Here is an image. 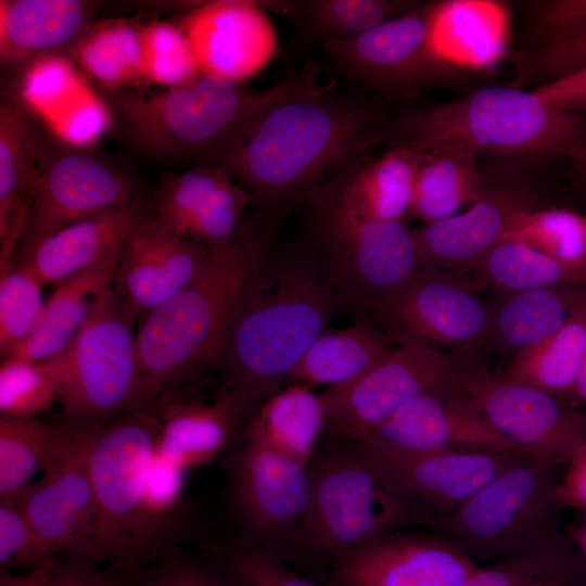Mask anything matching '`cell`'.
<instances>
[{"instance_id": "1", "label": "cell", "mask_w": 586, "mask_h": 586, "mask_svg": "<svg viewBox=\"0 0 586 586\" xmlns=\"http://www.w3.org/2000/svg\"><path fill=\"white\" fill-rule=\"evenodd\" d=\"M328 89L280 102L245 126L215 165L227 168L262 215L306 198L332 169L370 148L387 117L369 101Z\"/></svg>"}, {"instance_id": "2", "label": "cell", "mask_w": 586, "mask_h": 586, "mask_svg": "<svg viewBox=\"0 0 586 586\" xmlns=\"http://www.w3.org/2000/svg\"><path fill=\"white\" fill-rule=\"evenodd\" d=\"M337 301L311 247H271L257 266L234 318L219 372L221 388L249 419L288 375L332 319Z\"/></svg>"}, {"instance_id": "3", "label": "cell", "mask_w": 586, "mask_h": 586, "mask_svg": "<svg viewBox=\"0 0 586 586\" xmlns=\"http://www.w3.org/2000/svg\"><path fill=\"white\" fill-rule=\"evenodd\" d=\"M269 247L266 226L242 225L231 240L209 246L196 278L145 313L136 345L150 407L179 385L219 371L245 291Z\"/></svg>"}, {"instance_id": "4", "label": "cell", "mask_w": 586, "mask_h": 586, "mask_svg": "<svg viewBox=\"0 0 586 586\" xmlns=\"http://www.w3.org/2000/svg\"><path fill=\"white\" fill-rule=\"evenodd\" d=\"M334 85L322 81L318 64L282 81L254 88L206 74L158 92L119 91L112 114L119 133L136 151L162 158H204L215 165L233 138L271 106Z\"/></svg>"}, {"instance_id": "5", "label": "cell", "mask_w": 586, "mask_h": 586, "mask_svg": "<svg viewBox=\"0 0 586 586\" xmlns=\"http://www.w3.org/2000/svg\"><path fill=\"white\" fill-rule=\"evenodd\" d=\"M585 144L586 115L553 107L531 89L486 86L387 116L370 148H453L477 156L569 158Z\"/></svg>"}, {"instance_id": "6", "label": "cell", "mask_w": 586, "mask_h": 586, "mask_svg": "<svg viewBox=\"0 0 586 586\" xmlns=\"http://www.w3.org/2000/svg\"><path fill=\"white\" fill-rule=\"evenodd\" d=\"M309 498L292 546L333 560L437 517L397 495L347 437L324 433L308 462Z\"/></svg>"}, {"instance_id": "7", "label": "cell", "mask_w": 586, "mask_h": 586, "mask_svg": "<svg viewBox=\"0 0 586 586\" xmlns=\"http://www.w3.org/2000/svg\"><path fill=\"white\" fill-rule=\"evenodd\" d=\"M138 317L111 285L72 343L39 362L53 378L58 402L69 420L100 423L150 407L137 355Z\"/></svg>"}, {"instance_id": "8", "label": "cell", "mask_w": 586, "mask_h": 586, "mask_svg": "<svg viewBox=\"0 0 586 586\" xmlns=\"http://www.w3.org/2000/svg\"><path fill=\"white\" fill-rule=\"evenodd\" d=\"M559 466L523 457L454 510L437 517L433 530L479 566L560 535Z\"/></svg>"}, {"instance_id": "9", "label": "cell", "mask_w": 586, "mask_h": 586, "mask_svg": "<svg viewBox=\"0 0 586 586\" xmlns=\"http://www.w3.org/2000/svg\"><path fill=\"white\" fill-rule=\"evenodd\" d=\"M160 426L153 407L118 416L102 425L90 456L94 556L124 577L135 578L142 568L138 528Z\"/></svg>"}, {"instance_id": "10", "label": "cell", "mask_w": 586, "mask_h": 586, "mask_svg": "<svg viewBox=\"0 0 586 586\" xmlns=\"http://www.w3.org/2000/svg\"><path fill=\"white\" fill-rule=\"evenodd\" d=\"M305 199L311 209L313 246L323 262L337 304L360 311L421 268L412 229L403 221L359 218L320 186Z\"/></svg>"}, {"instance_id": "11", "label": "cell", "mask_w": 586, "mask_h": 586, "mask_svg": "<svg viewBox=\"0 0 586 586\" xmlns=\"http://www.w3.org/2000/svg\"><path fill=\"white\" fill-rule=\"evenodd\" d=\"M321 47L346 78L388 97H413L428 88L468 89L473 85L434 47L431 4H421L354 38Z\"/></svg>"}, {"instance_id": "12", "label": "cell", "mask_w": 586, "mask_h": 586, "mask_svg": "<svg viewBox=\"0 0 586 586\" xmlns=\"http://www.w3.org/2000/svg\"><path fill=\"white\" fill-rule=\"evenodd\" d=\"M65 424L61 445L39 479L16 501L49 562H98L89 466L102 425L73 420Z\"/></svg>"}, {"instance_id": "13", "label": "cell", "mask_w": 586, "mask_h": 586, "mask_svg": "<svg viewBox=\"0 0 586 586\" xmlns=\"http://www.w3.org/2000/svg\"><path fill=\"white\" fill-rule=\"evenodd\" d=\"M447 390L526 456L563 464L586 441V417L534 386L460 369Z\"/></svg>"}, {"instance_id": "14", "label": "cell", "mask_w": 586, "mask_h": 586, "mask_svg": "<svg viewBox=\"0 0 586 586\" xmlns=\"http://www.w3.org/2000/svg\"><path fill=\"white\" fill-rule=\"evenodd\" d=\"M360 311H369L398 344L418 342L434 347L476 344L489 335L493 320V313L470 283L458 273L430 266Z\"/></svg>"}, {"instance_id": "15", "label": "cell", "mask_w": 586, "mask_h": 586, "mask_svg": "<svg viewBox=\"0 0 586 586\" xmlns=\"http://www.w3.org/2000/svg\"><path fill=\"white\" fill-rule=\"evenodd\" d=\"M138 199L133 180L111 162L80 149L55 150L46 144L14 259L71 224L127 207Z\"/></svg>"}, {"instance_id": "16", "label": "cell", "mask_w": 586, "mask_h": 586, "mask_svg": "<svg viewBox=\"0 0 586 586\" xmlns=\"http://www.w3.org/2000/svg\"><path fill=\"white\" fill-rule=\"evenodd\" d=\"M460 368L437 347L408 342L393 347L356 380L326 388V432L354 436L379 425L415 396L448 386Z\"/></svg>"}, {"instance_id": "17", "label": "cell", "mask_w": 586, "mask_h": 586, "mask_svg": "<svg viewBox=\"0 0 586 586\" xmlns=\"http://www.w3.org/2000/svg\"><path fill=\"white\" fill-rule=\"evenodd\" d=\"M347 438L387 487L436 517L450 512L526 457L485 450L408 451L366 436Z\"/></svg>"}, {"instance_id": "18", "label": "cell", "mask_w": 586, "mask_h": 586, "mask_svg": "<svg viewBox=\"0 0 586 586\" xmlns=\"http://www.w3.org/2000/svg\"><path fill=\"white\" fill-rule=\"evenodd\" d=\"M229 468L231 505L243 533L278 553L292 545L309 498L307 466L243 434Z\"/></svg>"}, {"instance_id": "19", "label": "cell", "mask_w": 586, "mask_h": 586, "mask_svg": "<svg viewBox=\"0 0 586 586\" xmlns=\"http://www.w3.org/2000/svg\"><path fill=\"white\" fill-rule=\"evenodd\" d=\"M293 1L214 0L180 22L203 74L243 82L266 68L278 49L268 12L290 15Z\"/></svg>"}, {"instance_id": "20", "label": "cell", "mask_w": 586, "mask_h": 586, "mask_svg": "<svg viewBox=\"0 0 586 586\" xmlns=\"http://www.w3.org/2000/svg\"><path fill=\"white\" fill-rule=\"evenodd\" d=\"M479 565L438 534L398 531L333 560L332 586H458Z\"/></svg>"}, {"instance_id": "21", "label": "cell", "mask_w": 586, "mask_h": 586, "mask_svg": "<svg viewBox=\"0 0 586 586\" xmlns=\"http://www.w3.org/2000/svg\"><path fill=\"white\" fill-rule=\"evenodd\" d=\"M250 203L252 196L227 168L206 164L166 175L149 216L160 229L209 247L237 234Z\"/></svg>"}, {"instance_id": "22", "label": "cell", "mask_w": 586, "mask_h": 586, "mask_svg": "<svg viewBox=\"0 0 586 586\" xmlns=\"http://www.w3.org/2000/svg\"><path fill=\"white\" fill-rule=\"evenodd\" d=\"M534 207L532 193L521 182L484 187L466 212L412 229L420 266L458 275L476 269L514 219Z\"/></svg>"}, {"instance_id": "23", "label": "cell", "mask_w": 586, "mask_h": 586, "mask_svg": "<svg viewBox=\"0 0 586 586\" xmlns=\"http://www.w3.org/2000/svg\"><path fill=\"white\" fill-rule=\"evenodd\" d=\"M354 436L408 451L485 450L526 456L446 387L415 396L375 428Z\"/></svg>"}, {"instance_id": "24", "label": "cell", "mask_w": 586, "mask_h": 586, "mask_svg": "<svg viewBox=\"0 0 586 586\" xmlns=\"http://www.w3.org/2000/svg\"><path fill=\"white\" fill-rule=\"evenodd\" d=\"M208 256L207 245L160 229L148 215L123 247L112 288L141 316L187 286L203 270Z\"/></svg>"}, {"instance_id": "25", "label": "cell", "mask_w": 586, "mask_h": 586, "mask_svg": "<svg viewBox=\"0 0 586 586\" xmlns=\"http://www.w3.org/2000/svg\"><path fill=\"white\" fill-rule=\"evenodd\" d=\"M67 56L53 54L27 64L20 82L21 105L77 146L101 135L113 114Z\"/></svg>"}, {"instance_id": "26", "label": "cell", "mask_w": 586, "mask_h": 586, "mask_svg": "<svg viewBox=\"0 0 586 586\" xmlns=\"http://www.w3.org/2000/svg\"><path fill=\"white\" fill-rule=\"evenodd\" d=\"M139 198L133 204L109 209L71 224L39 242L16 263L28 267L43 284L56 285L123 250L135 228L149 215Z\"/></svg>"}, {"instance_id": "27", "label": "cell", "mask_w": 586, "mask_h": 586, "mask_svg": "<svg viewBox=\"0 0 586 586\" xmlns=\"http://www.w3.org/2000/svg\"><path fill=\"white\" fill-rule=\"evenodd\" d=\"M155 403L161 422L156 450L187 471L215 459L249 422L242 406L222 388L212 402L163 396Z\"/></svg>"}, {"instance_id": "28", "label": "cell", "mask_w": 586, "mask_h": 586, "mask_svg": "<svg viewBox=\"0 0 586 586\" xmlns=\"http://www.w3.org/2000/svg\"><path fill=\"white\" fill-rule=\"evenodd\" d=\"M419 157L406 146H388L374 158L365 153L319 186L359 218L402 221L410 212Z\"/></svg>"}, {"instance_id": "29", "label": "cell", "mask_w": 586, "mask_h": 586, "mask_svg": "<svg viewBox=\"0 0 586 586\" xmlns=\"http://www.w3.org/2000/svg\"><path fill=\"white\" fill-rule=\"evenodd\" d=\"M37 124L20 104L0 107V268L14 259L24 234L41 153Z\"/></svg>"}, {"instance_id": "30", "label": "cell", "mask_w": 586, "mask_h": 586, "mask_svg": "<svg viewBox=\"0 0 586 586\" xmlns=\"http://www.w3.org/2000/svg\"><path fill=\"white\" fill-rule=\"evenodd\" d=\"M99 2L81 0H1L0 56L27 65L65 54L93 22Z\"/></svg>"}, {"instance_id": "31", "label": "cell", "mask_w": 586, "mask_h": 586, "mask_svg": "<svg viewBox=\"0 0 586 586\" xmlns=\"http://www.w3.org/2000/svg\"><path fill=\"white\" fill-rule=\"evenodd\" d=\"M122 251L58 284L30 334L7 358L43 362L63 352L89 321L102 293L112 285Z\"/></svg>"}, {"instance_id": "32", "label": "cell", "mask_w": 586, "mask_h": 586, "mask_svg": "<svg viewBox=\"0 0 586 586\" xmlns=\"http://www.w3.org/2000/svg\"><path fill=\"white\" fill-rule=\"evenodd\" d=\"M394 346L390 335L358 311L354 323L326 329L288 375L286 383L327 388L347 384L370 369Z\"/></svg>"}, {"instance_id": "33", "label": "cell", "mask_w": 586, "mask_h": 586, "mask_svg": "<svg viewBox=\"0 0 586 586\" xmlns=\"http://www.w3.org/2000/svg\"><path fill=\"white\" fill-rule=\"evenodd\" d=\"M321 394L291 383L269 397L244 426L243 434L308 466L326 432Z\"/></svg>"}, {"instance_id": "34", "label": "cell", "mask_w": 586, "mask_h": 586, "mask_svg": "<svg viewBox=\"0 0 586 586\" xmlns=\"http://www.w3.org/2000/svg\"><path fill=\"white\" fill-rule=\"evenodd\" d=\"M410 205L423 224L458 214L482 194L485 179L477 155L453 148L422 150Z\"/></svg>"}, {"instance_id": "35", "label": "cell", "mask_w": 586, "mask_h": 586, "mask_svg": "<svg viewBox=\"0 0 586 586\" xmlns=\"http://www.w3.org/2000/svg\"><path fill=\"white\" fill-rule=\"evenodd\" d=\"M67 55L88 79L109 91L144 80L140 25L126 18L93 21Z\"/></svg>"}, {"instance_id": "36", "label": "cell", "mask_w": 586, "mask_h": 586, "mask_svg": "<svg viewBox=\"0 0 586 586\" xmlns=\"http://www.w3.org/2000/svg\"><path fill=\"white\" fill-rule=\"evenodd\" d=\"M586 360V302L543 342L517 353L505 375L555 396L571 394Z\"/></svg>"}, {"instance_id": "37", "label": "cell", "mask_w": 586, "mask_h": 586, "mask_svg": "<svg viewBox=\"0 0 586 586\" xmlns=\"http://www.w3.org/2000/svg\"><path fill=\"white\" fill-rule=\"evenodd\" d=\"M585 302V294L570 289L511 292L493 315L489 334L517 354L557 332Z\"/></svg>"}, {"instance_id": "38", "label": "cell", "mask_w": 586, "mask_h": 586, "mask_svg": "<svg viewBox=\"0 0 586 586\" xmlns=\"http://www.w3.org/2000/svg\"><path fill=\"white\" fill-rule=\"evenodd\" d=\"M420 5L407 0H301L293 1L289 17L298 41L323 46L354 38Z\"/></svg>"}, {"instance_id": "39", "label": "cell", "mask_w": 586, "mask_h": 586, "mask_svg": "<svg viewBox=\"0 0 586 586\" xmlns=\"http://www.w3.org/2000/svg\"><path fill=\"white\" fill-rule=\"evenodd\" d=\"M560 579L586 582V562L562 534L480 565L458 586H538Z\"/></svg>"}, {"instance_id": "40", "label": "cell", "mask_w": 586, "mask_h": 586, "mask_svg": "<svg viewBox=\"0 0 586 586\" xmlns=\"http://www.w3.org/2000/svg\"><path fill=\"white\" fill-rule=\"evenodd\" d=\"M476 269L484 282L509 293L586 285V262L561 260L514 240L498 243Z\"/></svg>"}, {"instance_id": "41", "label": "cell", "mask_w": 586, "mask_h": 586, "mask_svg": "<svg viewBox=\"0 0 586 586\" xmlns=\"http://www.w3.org/2000/svg\"><path fill=\"white\" fill-rule=\"evenodd\" d=\"M66 424L0 418V500L16 501L41 474L65 435Z\"/></svg>"}, {"instance_id": "42", "label": "cell", "mask_w": 586, "mask_h": 586, "mask_svg": "<svg viewBox=\"0 0 586 586\" xmlns=\"http://www.w3.org/2000/svg\"><path fill=\"white\" fill-rule=\"evenodd\" d=\"M187 472L163 458L155 449L148 474L138 528L141 566L160 551L161 555L163 553L162 536L178 515Z\"/></svg>"}, {"instance_id": "43", "label": "cell", "mask_w": 586, "mask_h": 586, "mask_svg": "<svg viewBox=\"0 0 586 586\" xmlns=\"http://www.w3.org/2000/svg\"><path fill=\"white\" fill-rule=\"evenodd\" d=\"M504 240L561 260L586 262V216L568 209L530 208L514 219Z\"/></svg>"}, {"instance_id": "44", "label": "cell", "mask_w": 586, "mask_h": 586, "mask_svg": "<svg viewBox=\"0 0 586 586\" xmlns=\"http://www.w3.org/2000/svg\"><path fill=\"white\" fill-rule=\"evenodd\" d=\"M140 40L145 81L167 89L186 85L202 74L180 25L165 21L142 24Z\"/></svg>"}, {"instance_id": "45", "label": "cell", "mask_w": 586, "mask_h": 586, "mask_svg": "<svg viewBox=\"0 0 586 586\" xmlns=\"http://www.w3.org/2000/svg\"><path fill=\"white\" fill-rule=\"evenodd\" d=\"M211 555L237 586H319L293 572L278 552L244 533L213 543Z\"/></svg>"}, {"instance_id": "46", "label": "cell", "mask_w": 586, "mask_h": 586, "mask_svg": "<svg viewBox=\"0 0 586 586\" xmlns=\"http://www.w3.org/2000/svg\"><path fill=\"white\" fill-rule=\"evenodd\" d=\"M0 353L4 359L33 331L44 305V284L15 260L0 268Z\"/></svg>"}, {"instance_id": "47", "label": "cell", "mask_w": 586, "mask_h": 586, "mask_svg": "<svg viewBox=\"0 0 586 586\" xmlns=\"http://www.w3.org/2000/svg\"><path fill=\"white\" fill-rule=\"evenodd\" d=\"M58 402L53 378L39 362L2 359L0 366V418L30 419Z\"/></svg>"}, {"instance_id": "48", "label": "cell", "mask_w": 586, "mask_h": 586, "mask_svg": "<svg viewBox=\"0 0 586 586\" xmlns=\"http://www.w3.org/2000/svg\"><path fill=\"white\" fill-rule=\"evenodd\" d=\"M586 66V27L570 36L537 44L521 53L515 63L517 82L531 90Z\"/></svg>"}, {"instance_id": "49", "label": "cell", "mask_w": 586, "mask_h": 586, "mask_svg": "<svg viewBox=\"0 0 586 586\" xmlns=\"http://www.w3.org/2000/svg\"><path fill=\"white\" fill-rule=\"evenodd\" d=\"M94 561L51 562L20 573L3 572L0 586H127L132 579Z\"/></svg>"}, {"instance_id": "50", "label": "cell", "mask_w": 586, "mask_h": 586, "mask_svg": "<svg viewBox=\"0 0 586 586\" xmlns=\"http://www.w3.org/2000/svg\"><path fill=\"white\" fill-rule=\"evenodd\" d=\"M0 501L1 573L28 571L51 563L18 502Z\"/></svg>"}, {"instance_id": "51", "label": "cell", "mask_w": 586, "mask_h": 586, "mask_svg": "<svg viewBox=\"0 0 586 586\" xmlns=\"http://www.w3.org/2000/svg\"><path fill=\"white\" fill-rule=\"evenodd\" d=\"M139 586H237L215 561L166 550L138 582Z\"/></svg>"}, {"instance_id": "52", "label": "cell", "mask_w": 586, "mask_h": 586, "mask_svg": "<svg viewBox=\"0 0 586 586\" xmlns=\"http://www.w3.org/2000/svg\"><path fill=\"white\" fill-rule=\"evenodd\" d=\"M586 27V0H552L534 13L531 30L536 46L550 42Z\"/></svg>"}, {"instance_id": "53", "label": "cell", "mask_w": 586, "mask_h": 586, "mask_svg": "<svg viewBox=\"0 0 586 586\" xmlns=\"http://www.w3.org/2000/svg\"><path fill=\"white\" fill-rule=\"evenodd\" d=\"M533 91L553 107L585 115L586 66Z\"/></svg>"}, {"instance_id": "54", "label": "cell", "mask_w": 586, "mask_h": 586, "mask_svg": "<svg viewBox=\"0 0 586 586\" xmlns=\"http://www.w3.org/2000/svg\"><path fill=\"white\" fill-rule=\"evenodd\" d=\"M565 471L558 480L557 500L561 508H574L586 513V441L566 460Z\"/></svg>"}, {"instance_id": "55", "label": "cell", "mask_w": 586, "mask_h": 586, "mask_svg": "<svg viewBox=\"0 0 586 586\" xmlns=\"http://www.w3.org/2000/svg\"><path fill=\"white\" fill-rule=\"evenodd\" d=\"M565 536L586 562V513L568 526Z\"/></svg>"}, {"instance_id": "56", "label": "cell", "mask_w": 586, "mask_h": 586, "mask_svg": "<svg viewBox=\"0 0 586 586\" xmlns=\"http://www.w3.org/2000/svg\"><path fill=\"white\" fill-rule=\"evenodd\" d=\"M572 173L586 182V144L569 157Z\"/></svg>"}, {"instance_id": "57", "label": "cell", "mask_w": 586, "mask_h": 586, "mask_svg": "<svg viewBox=\"0 0 586 586\" xmlns=\"http://www.w3.org/2000/svg\"><path fill=\"white\" fill-rule=\"evenodd\" d=\"M573 395L579 403L586 405V360L572 390Z\"/></svg>"}, {"instance_id": "58", "label": "cell", "mask_w": 586, "mask_h": 586, "mask_svg": "<svg viewBox=\"0 0 586 586\" xmlns=\"http://www.w3.org/2000/svg\"><path fill=\"white\" fill-rule=\"evenodd\" d=\"M538 586H586V582L575 581V579H560Z\"/></svg>"}, {"instance_id": "59", "label": "cell", "mask_w": 586, "mask_h": 586, "mask_svg": "<svg viewBox=\"0 0 586 586\" xmlns=\"http://www.w3.org/2000/svg\"><path fill=\"white\" fill-rule=\"evenodd\" d=\"M127 586H139V584H138V582H137V583H136V582L133 583V582L131 581Z\"/></svg>"}]
</instances>
